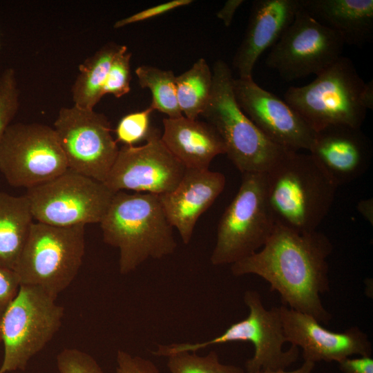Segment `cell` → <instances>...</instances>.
<instances>
[{
  "instance_id": "cell-1",
  "label": "cell",
  "mask_w": 373,
  "mask_h": 373,
  "mask_svg": "<svg viewBox=\"0 0 373 373\" xmlns=\"http://www.w3.org/2000/svg\"><path fill=\"white\" fill-rule=\"evenodd\" d=\"M333 246L317 230L298 232L276 224L265 245L257 252L231 265L233 276L254 274L277 291L283 305L328 324L332 314L321 296L329 291L327 258Z\"/></svg>"
},
{
  "instance_id": "cell-2",
  "label": "cell",
  "mask_w": 373,
  "mask_h": 373,
  "mask_svg": "<svg viewBox=\"0 0 373 373\" xmlns=\"http://www.w3.org/2000/svg\"><path fill=\"white\" fill-rule=\"evenodd\" d=\"M105 243L118 249L122 275L149 259H161L177 248L173 227L158 195L115 192L99 222Z\"/></svg>"
},
{
  "instance_id": "cell-3",
  "label": "cell",
  "mask_w": 373,
  "mask_h": 373,
  "mask_svg": "<svg viewBox=\"0 0 373 373\" xmlns=\"http://www.w3.org/2000/svg\"><path fill=\"white\" fill-rule=\"evenodd\" d=\"M265 184L276 224L301 233L317 230L338 187L309 153L287 150L265 173Z\"/></svg>"
},
{
  "instance_id": "cell-4",
  "label": "cell",
  "mask_w": 373,
  "mask_h": 373,
  "mask_svg": "<svg viewBox=\"0 0 373 373\" xmlns=\"http://www.w3.org/2000/svg\"><path fill=\"white\" fill-rule=\"evenodd\" d=\"M212 73L211 95L201 115L217 131L225 154L242 174L267 172L286 150L269 140L239 107L229 65L218 59Z\"/></svg>"
},
{
  "instance_id": "cell-5",
  "label": "cell",
  "mask_w": 373,
  "mask_h": 373,
  "mask_svg": "<svg viewBox=\"0 0 373 373\" xmlns=\"http://www.w3.org/2000/svg\"><path fill=\"white\" fill-rule=\"evenodd\" d=\"M365 85L352 61L341 56L309 84L289 88L284 99L314 131L330 125L361 128Z\"/></svg>"
},
{
  "instance_id": "cell-6",
  "label": "cell",
  "mask_w": 373,
  "mask_h": 373,
  "mask_svg": "<svg viewBox=\"0 0 373 373\" xmlns=\"http://www.w3.org/2000/svg\"><path fill=\"white\" fill-rule=\"evenodd\" d=\"M85 253V225L33 222L14 269L20 285L36 286L53 298L74 280Z\"/></svg>"
},
{
  "instance_id": "cell-7",
  "label": "cell",
  "mask_w": 373,
  "mask_h": 373,
  "mask_svg": "<svg viewBox=\"0 0 373 373\" xmlns=\"http://www.w3.org/2000/svg\"><path fill=\"white\" fill-rule=\"evenodd\" d=\"M276 224L267 199L265 173H242L238 193L220 220L211 264L231 265L255 254Z\"/></svg>"
},
{
  "instance_id": "cell-8",
  "label": "cell",
  "mask_w": 373,
  "mask_h": 373,
  "mask_svg": "<svg viewBox=\"0 0 373 373\" xmlns=\"http://www.w3.org/2000/svg\"><path fill=\"white\" fill-rule=\"evenodd\" d=\"M42 289L20 285L0 323L4 356L0 373L24 371L59 329L64 309Z\"/></svg>"
},
{
  "instance_id": "cell-9",
  "label": "cell",
  "mask_w": 373,
  "mask_h": 373,
  "mask_svg": "<svg viewBox=\"0 0 373 373\" xmlns=\"http://www.w3.org/2000/svg\"><path fill=\"white\" fill-rule=\"evenodd\" d=\"M244 302L249 309L247 317L231 325L222 334L204 342L163 345L162 354L168 356L180 352H195L211 345L247 341L254 347V356L245 363L247 373L286 370L298 360L300 350L293 345L287 350H283L287 341L278 307L267 309L260 294L254 290L245 293Z\"/></svg>"
},
{
  "instance_id": "cell-10",
  "label": "cell",
  "mask_w": 373,
  "mask_h": 373,
  "mask_svg": "<svg viewBox=\"0 0 373 373\" xmlns=\"http://www.w3.org/2000/svg\"><path fill=\"white\" fill-rule=\"evenodd\" d=\"M115 192L104 182L68 169L27 189L34 220L56 227L99 223Z\"/></svg>"
},
{
  "instance_id": "cell-11",
  "label": "cell",
  "mask_w": 373,
  "mask_h": 373,
  "mask_svg": "<svg viewBox=\"0 0 373 373\" xmlns=\"http://www.w3.org/2000/svg\"><path fill=\"white\" fill-rule=\"evenodd\" d=\"M68 169L54 128L41 123L10 124L0 141V171L14 187L27 189Z\"/></svg>"
},
{
  "instance_id": "cell-12",
  "label": "cell",
  "mask_w": 373,
  "mask_h": 373,
  "mask_svg": "<svg viewBox=\"0 0 373 373\" xmlns=\"http://www.w3.org/2000/svg\"><path fill=\"white\" fill-rule=\"evenodd\" d=\"M53 128L68 169L104 182L119 150L106 116L74 104L59 111Z\"/></svg>"
},
{
  "instance_id": "cell-13",
  "label": "cell",
  "mask_w": 373,
  "mask_h": 373,
  "mask_svg": "<svg viewBox=\"0 0 373 373\" xmlns=\"http://www.w3.org/2000/svg\"><path fill=\"white\" fill-rule=\"evenodd\" d=\"M341 35L300 8L293 22L272 46L265 64L289 82L318 75L342 55Z\"/></svg>"
},
{
  "instance_id": "cell-14",
  "label": "cell",
  "mask_w": 373,
  "mask_h": 373,
  "mask_svg": "<svg viewBox=\"0 0 373 373\" xmlns=\"http://www.w3.org/2000/svg\"><path fill=\"white\" fill-rule=\"evenodd\" d=\"M186 168L169 151L156 129L151 128L146 143L124 145L104 182L111 191H132L163 195L173 190Z\"/></svg>"
},
{
  "instance_id": "cell-15",
  "label": "cell",
  "mask_w": 373,
  "mask_h": 373,
  "mask_svg": "<svg viewBox=\"0 0 373 373\" xmlns=\"http://www.w3.org/2000/svg\"><path fill=\"white\" fill-rule=\"evenodd\" d=\"M233 90L243 113L273 143L287 151L309 150L315 131L285 101L252 77L233 79Z\"/></svg>"
},
{
  "instance_id": "cell-16",
  "label": "cell",
  "mask_w": 373,
  "mask_h": 373,
  "mask_svg": "<svg viewBox=\"0 0 373 373\" xmlns=\"http://www.w3.org/2000/svg\"><path fill=\"white\" fill-rule=\"evenodd\" d=\"M278 309L287 341L302 350L304 361L338 363L355 354L371 356L372 344L358 327L336 332L310 315L283 305Z\"/></svg>"
},
{
  "instance_id": "cell-17",
  "label": "cell",
  "mask_w": 373,
  "mask_h": 373,
  "mask_svg": "<svg viewBox=\"0 0 373 373\" xmlns=\"http://www.w3.org/2000/svg\"><path fill=\"white\" fill-rule=\"evenodd\" d=\"M309 153L338 186L363 175L373 146L361 128L330 125L315 131Z\"/></svg>"
},
{
  "instance_id": "cell-18",
  "label": "cell",
  "mask_w": 373,
  "mask_h": 373,
  "mask_svg": "<svg viewBox=\"0 0 373 373\" xmlns=\"http://www.w3.org/2000/svg\"><path fill=\"white\" fill-rule=\"evenodd\" d=\"M225 184V176L220 172L186 169L176 187L159 195L169 222L176 228L184 244L190 242L197 221L222 192Z\"/></svg>"
},
{
  "instance_id": "cell-19",
  "label": "cell",
  "mask_w": 373,
  "mask_h": 373,
  "mask_svg": "<svg viewBox=\"0 0 373 373\" xmlns=\"http://www.w3.org/2000/svg\"><path fill=\"white\" fill-rule=\"evenodd\" d=\"M300 8V0L253 1L246 31L232 61L239 77H252L259 57L280 39Z\"/></svg>"
},
{
  "instance_id": "cell-20",
  "label": "cell",
  "mask_w": 373,
  "mask_h": 373,
  "mask_svg": "<svg viewBox=\"0 0 373 373\" xmlns=\"http://www.w3.org/2000/svg\"><path fill=\"white\" fill-rule=\"evenodd\" d=\"M163 127V143L186 169H209L217 155L225 154L221 137L207 122L182 115L164 118Z\"/></svg>"
},
{
  "instance_id": "cell-21",
  "label": "cell",
  "mask_w": 373,
  "mask_h": 373,
  "mask_svg": "<svg viewBox=\"0 0 373 373\" xmlns=\"http://www.w3.org/2000/svg\"><path fill=\"white\" fill-rule=\"evenodd\" d=\"M301 7L338 32L345 44L358 48L373 39L372 0H300Z\"/></svg>"
},
{
  "instance_id": "cell-22",
  "label": "cell",
  "mask_w": 373,
  "mask_h": 373,
  "mask_svg": "<svg viewBox=\"0 0 373 373\" xmlns=\"http://www.w3.org/2000/svg\"><path fill=\"white\" fill-rule=\"evenodd\" d=\"M26 195L0 191V267L14 270L33 222Z\"/></svg>"
},
{
  "instance_id": "cell-23",
  "label": "cell",
  "mask_w": 373,
  "mask_h": 373,
  "mask_svg": "<svg viewBox=\"0 0 373 373\" xmlns=\"http://www.w3.org/2000/svg\"><path fill=\"white\" fill-rule=\"evenodd\" d=\"M124 45L108 42L79 66V74L72 86L74 104L94 109L100 101L111 64Z\"/></svg>"
},
{
  "instance_id": "cell-24",
  "label": "cell",
  "mask_w": 373,
  "mask_h": 373,
  "mask_svg": "<svg viewBox=\"0 0 373 373\" xmlns=\"http://www.w3.org/2000/svg\"><path fill=\"white\" fill-rule=\"evenodd\" d=\"M179 108L184 117L196 119L204 111L213 87V73L207 61L200 58L185 72L175 76Z\"/></svg>"
},
{
  "instance_id": "cell-25",
  "label": "cell",
  "mask_w": 373,
  "mask_h": 373,
  "mask_svg": "<svg viewBox=\"0 0 373 373\" xmlns=\"http://www.w3.org/2000/svg\"><path fill=\"white\" fill-rule=\"evenodd\" d=\"M139 85L150 90V106L171 118L182 116L178 106L175 75L171 70H164L149 65L138 66L135 70Z\"/></svg>"
},
{
  "instance_id": "cell-26",
  "label": "cell",
  "mask_w": 373,
  "mask_h": 373,
  "mask_svg": "<svg viewBox=\"0 0 373 373\" xmlns=\"http://www.w3.org/2000/svg\"><path fill=\"white\" fill-rule=\"evenodd\" d=\"M167 358L171 373H245L238 366L222 363L216 351H211L206 356H199L193 352H180Z\"/></svg>"
},
{
  "instance_id": "cell-27",
  "label": "cell",
  "mask_w": 373,
  "mask_h": 373,
  "mask_svg": "<svg viewBox=\"0 0 373 373\" xmlns=\"http://www.w3.org/2000/svg\"><path fill=\"white\" fill-rule=\"evenodd\" d=\"M19 99L15 70L8 68L0 74V141L19 109Z\"/></svg>"
},
{
  "instance_id": "cell-28",
  "label": "cell",
  "mask_w": 373,
  "mask_h": 373,
  "mask_svg": "<svg viewBox=\"0 0 373 373\" xmlns=\"http://www.w3.org/2000/svg\"><path fill=\"white\" fill-rule=\"evenodd\" d=\"M131 56L132 53L124 46L115 57L102 88L103 96L111 94L120 98L130 92Z\"/></svg>"
},
{
  "instance_id": "cell-29",
  "label": "cell",
  "mask_w": 373,
  "mask_h": 373,
  "mask_svg": "<svg viewBox=\"0 0 373 373\" xmlns=\"http://www.w3.org/2000/svg\"><path fill=\"white\" fill-rule=\"evenodd\" d=\"M154 110L149 106L146 109L124 116L115 128L116 141L126 146L146 140L151 130L150 115Z\"/></svg>"
},
{
  "instance_id": "cell-30",
  "label": "cell",
  "mask_w": 373,
  "mask_h": 373,
  "mask_svg": "<svg viewBox=\"0 0 373 373\" xmlns=\"http://www.w3.org/2000/svg\"><path fill=\"white\" fill-rule=\"evenodd\" d=\"M59 373H104L89 354L77 348H64L57 356Z\"/></svg>"
},
{
  "instance_id": "cell-31",
  "label": "cell",
  "mask_w": 373,
  "mask_h": 373,
  "mask_svg": "<svg viewBox=\"0 0 373 373\" xmlns=\"http://www.w3.org/2000/svg\"><path fill=\"white\" fill-rule=\"evenodd\" d=\"M193 2V0H172L164 2L121 19L114 23L113 28H120L130 24L143 21L163 15L178 8L188 6Z\"/></svg>"
},
{
  "instance_id": "cell-32",
  "label": "cell",
  "mask_w": 373,
  "mask_h": 373,
  "mask_svg": "<svg viewBox=\"0 0 373 373\" xmlns=\"http://www.w3.org/2000/svg\"><path fill=\"white\" fill-rule=\"evenodd\" d=\"M115 373H160L151 361L119 350L117 353Z\"/></svg>"
},
{
  "instance_id": "cell-33",
  "label": "cell",
  "mask_w": 373,
  "mask_h": 373,
  "mask_svg": "<svg viewBox=\"0 0 373 373\" xmlns=\"http://www.w3.org/2000/svg\"><path fill=\"white\" fill-rule=\"evenodd\" d=\"M20 287L17 274L13 270L0 267V323L1 319Z\"/></svg>"
},
{
  "instance_id": "cell-34",
  "label": "cell",
  "mask_w": 373,
  "mask_h": 373,
  "mask_svg": "<svg viewBox=\"0 0 373 373\" xmlns=\"http://www.w3.org/2000/svg\"><path fill=\"white\" fill-rule=\"evenodd\" d=\"M338 363L343 373H373V359L371 356L349 357Z\"/></svg>"
},
{
  "instance_id": "cell-35",
  "label": "cell",
  "mask_w": 373,
  "mask_h": 373,
  "mask_svg": "<svg viewBox=\"0 0 373 373\" xmlns=\"http://www.w3.org/2000/svg\"><path fill=\"white\" fill-rule=\"evenodd\" d=\"M244 2L243 0L227 1L222 8L217 12V17L223 21L226 27L230 26L236 10Z\"/></svg>"
},
{
  "instance_id": "cell-36",
  "label": "cell",
  "mask_w": 373,
  "mask_h": 373,
  "mask_svg": "<svg viewBox=\"0 0 373 373\" xmlns=\"http://www.w3.org/2000/svg\"><path fill=\"white\" fill-rule=\"evenodd\" d=\"M357 210L359 213L369 222L373 224V200L372 198L361 200L357 204Z\"/></svg>"
},
{
  "instance_id": "cell-37",
  "label": "cell",
  "mask_w": 373,
  "mask_h": 373,
  "mask_svg": "<svg viewBox=\"0 0 373 373\" xmlns=\"http://www.w3.org/2000/svg\"><path fill=\"white\" fill-rule=\"evenodd\" d=\"M314 367V363L305 361L300 367L291 371H286L285 370H260L251 373H312Z\"/></svg>"
},
{
  "instance_id": "cell-38",
  "label": "cell",
  "mask_w": 373,
  "mask_h": 373,
  "mask_svg": "<svg viewBox=\"0 0 373 373\" xmlns=\"http://www.w3.org/2000/svg\"><path fill=\"white\" fill-rule=\"evenodd\" d=\"M361 103L363 106L367 109L373 108V81L365 83L361 94Z\"/></svg>"
},
{
  "instance_id": "cell-39",
  "label": "cell",
  "mask_w": 373,
  "mask_h": 373,
  "mask_svg": "<svg viewBox=\"0 0 373 373\" xmlns=\"http://www.w3.org/2000/svg\"><path fill=\"white\" fill-rule=\"evenodd\" d=\"M1 342V334H0V343Z\"/></svg>"
}]
</instances>
